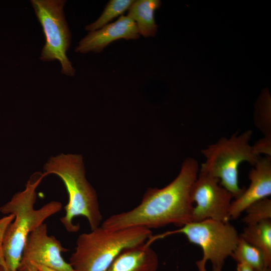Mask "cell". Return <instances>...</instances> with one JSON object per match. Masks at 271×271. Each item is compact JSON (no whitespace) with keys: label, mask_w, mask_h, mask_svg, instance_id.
<instances>
[{"label":"cell","mask_w":271,"mask_h":271,"mask_svg":"<svg viewBox=\"0 0 271 271\" xmlns=\"http://www.w3.org/2000/svg\"><path fill=\"white\" fill-rule=\"evenodd\" d=\"M198 172V162L192 158L186 159L179 174L170 184L161 189L149 188L137 206L109 216L100 225L109 230L151 229L169 224L181 227L191 222V190Z\"/></svg>","instance_id":"1"},{"label":"cell","mask_w":271,"mask_h":271,"mask_svg":"<svg viewBox=\"0 0 271 271\" xmlns=\"http://www.w3.org/2000/svg\"><path fill=\"white\" fill-rule=\"evenodd\" d=\"M44 173L36 172L27 182L24 190L17 192L11 200L0 207L4 214H12L13 220L3 235L1 251L4 263L9 271H17L25 243L28 235L52 215L59 212L61 202L52 201L36 209V189Z\"/></svg>","instance_id":"2"},{"label":"cell","mask_w":271,"mask_h":271,"mask_svg":"<svg viewBox=\"0 0 271 271\" xmlns=\"http://www.w3.org/2000/svg\"><path fill=\"white\" fill-rule=\"evenodd\" d=\"M45 176L55 174L63 182L68 194L65 213L60 221L69 232H77L73 223L77 216L84 217L91 230L99 227L102 219L96 191L87 181L80 155L61 154L51 158L44 167Z\"/></svg>","instance_id":"3"},{"label":"cell","mask_w":271,"mask_h":271,"mask_svg":"<svg viewBox=\"0 0 271 271\" xmlns=\"http://www.w3.org/2000/svg\"><path fill=\"white\" fill-rule=\"evenodd\" d=\"M152 236L151 230L146 228L109 230L100 225L78 236L69 263L74 271H105L123 250Z\"/></svg>","instance_id":"4"},{"label":"cell","mask_w":271,"mask_h":271,"mask_svg":"<svg viewBox=\"0 0 271 271\" xmlns=\"http://www.w3.org/2000/svg\"><path fill=\"white\" fill-rule=\"evenodd\" d=\"M252 131L239 134L236 132L229 138H222L201 151L206 159L200 169L219 180L220 184L235 199L243 192L239 186L238 168L243 162L253 166L260 155L250 144Z\"/></svg>","instance_id":"5"},{"label":"cell","mask_w":271,"mask_h":271,"mask_svg":"<svg viewBox=\"0 0 271 271\" xmlns=\"http://www.w3.org/2000/svg\"><path fill=\"white\" fill-rule=\"evenodd\" d=\"M176 233L185 235L190 242L201 248L202 258L196 263L199 271H206L208 260L213 269H221L225 260L232 256L240 239L237 230L229 221L210 219L188 223L177 230L153 236V239L155 241Z\"/></svg>","instance_id":"6"},{"label":"cell","mask_w":271,"mask_h":271,"mask_svg":"<svg viewBox=\"0 0 271 271\" xmlns=\"http://www.w3.org/2000/svg\"><path fill=\"white\" fill-rule=\"evenodd\" d=\"M31 4L45 38L40 59L45 62L58 60L62 73L73 76L75 70L67 56L71 34L66 21L64 0H31Z\"/></svg>","instance_id":"7"},{"label":"cell","mask_w":271,"mask_h":271,"mask_svg":"<svg viewBox=\"0 0 271 271\" xmlns=\"http://www.w3.org/2000/svg\"><path fill=\"white\" fill-rule=\"evenodd\" d=\"M233 195L220 183L219 180L200 169L191 190L193 206L192 222L212 219L226 222Z\"/></svg>","instance_id":"8"},{"label":"cell","mask_w":271,"mask_h":271,"mask_svg":"<svg viewBox=\"0 0 271 271\" xmlns=\"http://www.w3.org/2000/svg\"><path fill=\"white\" fill-rule=\"evenodd\" d=\"M68 250L55 236L48 235L47 226L43 223L28 235L17 271H37L36 264L59 271H74L61 255Z\"/></svg>","instance_id":"9"},{"label":"cell","mask_w":271,"mask_h":271,"mask_svg":"<svg viewBox=\"0 0 271 271\" xmlns=\"http://www.w3.org/2000/svg\"><path fill=\"white\" fill-rule=\"evenodd\" d=\"M250 184L231 204L230 219L237 218L253 203L271 195V157H260L248 173Z\"/></svg>","instance_id":"10"},{"label":"cell","mask_w":271,"mask_h":271,"mask_svg":"<svg viewBox=\"0 0 271 271\" xmlns=\"http://www.w3.org/2000/svg\"><path fill=\"white\" fill-rule=\"evenodd\" d=\"M136 24L130 18L121 15L114 22L89 32L79 42L75 52L85 54L101 52L107 46L119 39L136 40L140 37Z\"/></svg>","instance_id":"11"},{"label":"cell","mask_w":271,"mask_h":271,"mask_svg":"<svg viewBox=\"0 0 271 271\" xmlns=\"http://www.w3.org/2000/svg\"><path fill=\"white\" fill-rule=\"evenodd\" d=\"M148 240L123 250L105 271H158V256Z\"/></svg>","instance_id":"12"},{"label":"cell","mask_w":271,"mask_h":271,"mask_svg":"<svg viewBox=\"0 0 271 271\" xmlns=\"http://www.w3.org/2000/svg\"><path fill=\"white\" fill-rule=\"evenodd\" d=\"M161 5L159 0L133 1L126 16L135 23L140 35L145 38L156 35L158 27L154 14Z\"/></svg>","instance_id":"13"},{"label":"cell","mask_w":271,"mask_h":271,"mask_svg":"<svg viewBox=\"0 0 271 271\" xmlns=\"http://www.w3.org/2000/svg\"><path fill=\"white\" fill-rule=\"evenodd\" d=\"M240 237L258 248L262 252L264 265L270 267L271 264V220L246 225Z\"/></svg>","instance_id":"14"},{"label":"cell","mask_w":271,"mask_h":271,"mask_svg":"<svg viewBox=\"0 0 271 271\" xmlns=\"http://www.w3.org/2000/svg\"><path fill=\"white\" fill-rule=\"evenodd\" d=\"M231 257L237 262H243L254 271L265 267L262 252L240 237L237 245Z\"/></svg>","instance_id":"15"},{"label":"cell","mask_w":271,"mask_h":271,"mask_svg":"<svg viewBox=\"0 0 271 271\" xmlns=\"http://www.w3.org/2000/svg\"><path fill=\"white\" fill-rule=\"evenodd\" d=\"M133 0H110L106 4L100 17L92 23L87 25L85 30L94 31L109 24L114 18L121 16L128 10Z\"/></svg>","instance_id":"16"},{"label":"cell","mask_w":271,"mask_h":271,"mask_svg":"<svg viewBox=\"0 0 271 271\" xmlns=\"http://www.w3.org/2000/svg\"><path fill=\"white\" fill-rule=\"evenodd\" d=\"M245 211L246 215L242 221L246 225L271 220V200L268 198L258 200L249 205Z\"/></svg>","instance_id":"17"},{"label":"cell","mask_w":271,"mask_h":271,"mask_svg":"<svg viewBox=\"0 0 271 271\" xmlns=\"http://www.w3.org/2000/svg\"><path fill=\"white\" fill-rule=\"evenodd\" d=\"M14 216L12 214L0 219V250L3 235L9 224L13 220Z\"/></svg>","instance_id":"18"},{"label":"cell","mask_w":271,"mask_h":271,"mask_svg":"<svg viewBox=\"0 0 271 271\" xmlns=\"http://www.w3.org/2000/svg\"><path fill=\"white\" fill-rule=\"evenodd\" d=\"M237 271H254L251 267L243 262H237Z\"/></svg>","instance_id":"19"},{"label":"cell","mask_w":271,"mask_h":271,"mask_svg":"<svg viewBox=\"0 0 271 271\" xmlns=\"http://www.w3.org/2000/svg\"><path fill=\"white\" fill-rule=\"evenodd\" d=\"M36 270L37 271H59L55 269H53L50 267H48L47 266L40 265V264H36L35 266Z\"/></svg>","instance_id":"20"},{"label":"cell","mask_w":271,"mask_h":271,"mask_svg":"<svg viewBox=\"0 0 271 271\" xmlns=\"http://www.w3.org/2000/svg\"><path fill=\"white\" fill-rule=\"evenodd\" d=\"M0 271H5L4 259L0 251Z\"/></svg>","instance_id":"21"},{"label":"cell","mask_w":271,"mask_h":271,"mask_svg":"<svg viewBox=\"0 0 271 271\" xmlns=\"http://www.w3.org/2000/svg\"><path fill=\"white\" fill-rule=\"evenodd\" d=\"M256 271H270V268L269 267H264L262 269H261L260 270H256Z\"/></svg>","instance_id":"22"},{"label":"cell","mask_w":271,"mask_h":271,"mask_svg":"<svg viewBox=\"0 0 271 271\" xmlns=\"http://www.w3.org/2000/svg\"><path fill=\"white\" fill-rule=\"evenodd\" d=\"M213 271H221V269H213Z\"/></svg>","instance_id":"23"},{"label":"cell","mask_w":271,"mask_h":271,"mask_svg":"<svg viewBox=\"0 0 271 271\" xmlns=\"http://www.w3.org/2000/svg\"><path fill=\"white\" fill-rule=\"evenodd\" d=\"M5 271H9V270L6 268V267L5 266Z\"/></svg>","instance_id":"24"}]
</instances>
